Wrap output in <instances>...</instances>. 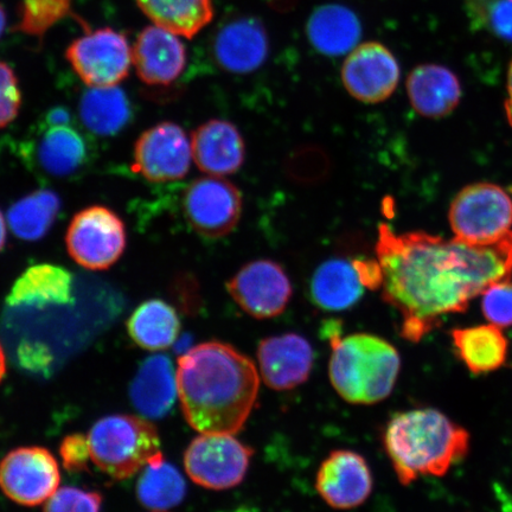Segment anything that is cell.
<instances>
[{
  "label": "cell",
  "instance_id": "obj_1",
  "mask_svg": "<svg viewBox=\"0 0 512 512\" xmlns=\"http://www.w3.org/2000/svg\"><path fill=\"white\" fill-rule=\"evenodd\" d=\"M375 252L383 300L400 313L401 336L414 343L512 275V230L492 245H471L425 232L396 234L382 223Z\"/></svg>",
  "mask_w": 512,
  "mask_h": 512
},
{
  "label": "cell",
  "instance_id": "obj_2",
  "mask_svg": "<svg viewBox=\"0 0 512 512\" xmlns=\"http://www.w3.org/2000/svg\"><path fill=\"white\" fill-rule=\"evenodd\" d=\"M178 398L201 434H236L258 401L260 376L251 358L222 342H206L178 360Z\"/></svg>",
  "mask_w": 512,
  "mask_h": 512
},
{
  "label": "cell",
  "instance_id": "obj_3",
  "mask_svg": "<svg viewBox=\"0 0 512 512\" xmlns=\"http://www.w3.org/2000/svg\"><path fill=\"white\" fill-rule=\"evenodd\" d=\"M382 441L402 485L422 476H444L470 447L469 433L432 408L394 415Z\"/></svg>",
  "mask_w": 512,
  "mask_h": 512
},
{
  "label": "cell",
  "instance_id": "obj_4",
  "mask_svg": "<svg viewBox=\"0 0 512 512\" xmlns=\"http://www.w3.org/2000/svg\"><path fill=\"white\" fill-rule=\"evenodd\" d=\"M332 354L329 375L342 399L355 405H374L392 394L401 369L398 350L381 337L355 334L341 337L339 325L326 324Z\"/></svg>",
  "mask_w": 512,
  "mask_h": 512
},
{
  "label": "cell",
  "instance_id": "obj_5",
  "mask_svg": "<svg viewBox=\"0 0 512 512\" xmlns=\"http://www.w3.org/2000/svg\"><path fill=\"white\" fill-rule=\"evenodd\" d=\"M92 462L114 479L136 475L160 452V438L149 420L114 414L96 421L88 433Z\"/></svg>",
  "mask_w": 512,
  "mask_h": 512
},
{
  "label": "cell",
  "instance_id": "obj_6",
  "mask_svg": "<svg viewBox=\"0 0 512 512\" xmlns=\"http://www.w3.org/2000/svg\"><path fill=\"white\" fill-rule=\"evenodd\" d=\"M448 221L457 240L492 245L512 230V198L496 184L467 185L454 197Z\"/></svg>",
  "mask_w": 512,
  "mask_h": 512
},
{
  "label": "cell",
  "instance_id": "obj_7",
  "mask_svg": "<svg viewBox=\"0 0 512 512\" xmlns=\"http://www.w3.org/2000/svg\"><path fill=\"white\" fill-rule=\"evenodd\" d=\"M125 223L111 209L93 206L80 211L69 224L67 249L76 264L91 271L111 268L124 254Z\"/></svg>",
  "mask_w": 512,
  "mask_h": 512
},
{
  "label": "cell",
  "instance_id": "obj_8",
  "mask_svg": "<svg viewBox=\"0 0 512 512\" xmlns=\"http://www.w3.org/2000/svg\"><path fill=\"white\" fill-rule=\"evenodd\" d=\"M254 451L233 434H202L184 453L192 482L210 490L235 488L245 479Z\"/></svg>",
  "mask_w": 512,
  "mask_h": 512
},
{
  "label": "cell",
  "instance_id": "obj_9",
  "mask_svg": "<svg viewBox=\"0 0 512 512\" xmlns=\"http://www.w3.org/2000/svg\"><path fill=\"white\" fill-rule=\"evenodd\" d=\"M67 60L91 87H112L127 78L132 50L123 32L111 28L87 30L67 49Z\"/></svg>",
  "mask_w": 512,
  "mask_h": 512
},
{
  "label": "cell",
  "instance_id": "obj_10",
  "mask_svg": "<svg viewBox=\"0 0 512 512\" xmlns=\"http://www.w3.org/2000/svg\"><path fill=\"white\" fill-rule=\"evenodd\" d=\"M60 466L47 448L19 447L0 462V489L24 507H36L59 490Z\"/></svg>",
  "mask_w": 512,
  "mask_h": 512
},
{
  "label": "cell",
  "instance_id": "obj_11",
  "mask_svg": "<svg viewBox=\"0 0 512 512\" xmlns=\"http://www.w3.org/2000/svg\"><path fill=\"white\" fill-rule=\"evenodd\" d=\"M184 213L198 234L221 239L232 233L241 219V192L219 177L195 179L185 191Z\"/></svg>",
  "mask_w": 512,
  "mask_h": 512
},
{
  "label": "cell",
  "instance_id": "obj_12",
  "mask_svg": "<svg viewBox=\"0 0 512 512\" xmlns=\"http://www.w3.org/2000/svg\"><path fill=\"white\" fill-rule=\"evenodd\" d=\"M227 288L241 310L258 319L280 316L293 296L290 278L272 260L249 262L228 281Z\"/></svg>",
  "mask_w": 512,
  "mask_h": 512
},
{
  "label": "cell",
  "instance_id": "obj_13",
  "mask_svg": "<svg viewBox=\"0 0 512 512\" xmlns=\"http://www.w3.org/2000/svg\"><path fill=\"white\" fill-rule=\"evenodd\" d=\"M192 159L187 133L175 123L149 128L134 146L132 170L153 183L179 181L187 176Z\"/></svg>",
  "mask_w": 512,
  "mask_h": 512
},
{
  "label": "cell",
  "instance_id": "obj_14",
  "mask_svg": "<svg viewBox=\"0 0 512 512\" xmlns=\"http://www.w3.org/2000/svg\"><path fill=\"white\" fill-rule=\"evenodd\" d=\"M342 82L348 93L364 104H380L398 88V60L384 44L366 42L349 53L342 67Z\"/></svg>",
  "mask_w": 512,
  "mask_h": 512
},
{
  "label": "cell",
  "instance_id": "obj_15",
  "mask_svg": "<svg viewBox=\"0 0 512 512\" xmlns=\"http://www.w3.org/2000/svg\"><path fill=\"white\" fill-rule=\"evenodd\" d=\"M374 480L360 453L336 450L320 465L316 489L323 501L337 510H350L367 502Z\"/></svg>",
  "mask_w": 512,
  "mask_h": 512
},
{
  "label": "cell",
  "instance_id": "obj_16",
  "mask_svg": "<svg viewBox=\"0 0 512 512\" xmlns=\"http://www.w3.org/2000/svg\"><path fill=\"white\" fill-rule=\"evenodd\" d=\"M260 375L274 390H291L309 380L315 352L309 341L297 334L262 339L258 347Z\"/></svg>",
  "mask_w": 512,
  "mask_h": 512
},
{
  "label": "cell",
  "instance_id": "obj_17",
  "mask_svg": "<svg viewBox=\"0 0 512 512\" xmlns=\"http://www.w3.org/2000/svg\"><path fill=\"white\" fill-rule=\"evenodd\" d=\"M213 54L217 64L229 73H253L270 54V38L259 19L234 18L217 31Z\"/></svg>",
  "mask_w": 512,
  "mask_h": 512
},
{
  "label": "cell",
  "instance_id": "obj_18",
  "mask_svg": "<svg viewBox=\"0 0 512 512\" xmlns=\"http://www.w3.org/2000/svg\"><path fill=\"white\" fill-rule=\"evenodd\" d=\"M132 62L146 85L169 86L184 72L187 50L174 32L152 25L137 37Z\"/></svg>",
  "mask_w": 512,
  "mask_h": 512
},
{
  "label": "cell",
  "instance_id": "obj_19",
  "mask_svg": "<svg viewBox=\"0 0 512 512\" xmlns=\"http://www.w3.org/2000/svg\"><path fill=\"white\" fill-rule=\"evenodd\" d=\"M192 158L198 169L214 177L235 174L246 158L245 140L238 127L214 119L198 126L191 137Z\"/></svg>",
  "mask_w": 512,
  "mask_h": 512
},
{
  "label": "cell",
  "instance_id": "obj_20",
  "mask_svg": "<svg viewBox=\"0 0 512 512\" xmlns=\"http://www.w3.org/2000/svg\"><path fill=\"white\" fill-rule=\"evenodd\" d=\"M407 93L416 113L440 119L456 110L462 86L452 70L439 64H421L408 76Z\"/></svg>",
  "mask_w": 512,
  "mask_h": 512
},
{
  "label": "cell",
  "instance_id": "obj_21",
  "mask_svg": "<svg viewBox=\"0 0 512 512\" xmlns=\"http://www.w3.org/2000/svg\"><path fill=\"white\" fill-rule=\"evenodd\" d=\"M177 395V371L170 357L158 354L146 358L130 388L134 408L145 418L162 419L174 407Z\"/></svg>",
  "mask_w": 512,
  "mask_h": 512
},
{
  "label": "cell",
  "instance_id": "obj_22",
  "mask_svg": "<svg viewBox=\"0 0 512 512\" xmlns=\"http://www.w3.org/2000/svg\"><path fill=\"white\" fill-rule=\"evenodd\" d=\"M306 35L318 53L338 57L351 53L362 37L360 18L341 4H325L312 12Z\"/></svg>",
  "mask_w": 512,
  "mask_h": 512
},
{
  "label": "cell",
  "instance_id": "obj_23",
  "mask_svg": "<svg viewBox=\"0 0 512 512\" xmlns=\"http://www.w3.org/2000/svg\"><path fill=\"white\" fill-rule=\"evenodd\" d=\"M73 300V275L61 266L40 264L29 267L15 281L6 304L44 309L69 305Z\"/></svg>",
  "mask_w": 512,
  "mask_h": 512
},
{
  "label": "cell",
  "instance_id": "obj_24",
  "mask_svg": "<svg viewBox=\"0 0 512 512\" xmlns=\"http://www.w3.org/2000/svg\"><path fill=\"white\" fill-rule=\"evenodd\" d=\"M364 287L354 262L331 259L313 274L311 297L322 310L345 311L360 302Z\"/></svg>",
  "mask_w": 512,
  "mask_h": 512
},
{
  "label": "cell",
  "instance_id": "obj_25",
  "mask_svg": "<svg viewBox=\"0 0 512 512\" xmlns=\"http://www.w3.org/2000/svg\"><path fill=\"white\" fill-rule=\"evenodd\" d=\"M451 336L458 357L473 374L491 373L507 361L508 341L496 325L454 329Z\"/></svg>",
  "mask_w": 512,
  "mask_h": 512
},
{
  "label": "cell",
  "instance_id": "obj_26",
  "mask_svg": "<svg viewBox=\"0 0 512 512\" xmlns=\"http://www.w3.org/2000/svg\"><path fill=\"white\" fill-rule=\"evenodd\" d=\"M128 335L138 347L160 351L171 347L181 331L174 307L164 300L151 299L139 305L127 322Z\"/></svg>",
  "mask_w": 512,
  "mask_h": 512
},
{
  "label": "cell",
  "instance_id": "obj_27",
  "mask_svg": "<svg viewBox=\"0 0 512 512\" xmlns=\"http://www.w3.org/2000/svg\"><path fill=\"white\" fill-rule=\"evenodd\" d=\"M80 117L89 131L102 137L114 136L130 123L131 102L117 86L92 87L81 98Z\"/></svg>",
  "mask_w": 512,
  "mask_h": 512
},
{
  "label": "cell",
  "instance_id": "obj_28",
  "mask_svg": "<svg viewBox=\"0 0 512 512\" xmlns=\"http://www.w3.org/2000/svg\"><path fill=\"white\" fill-rule=\"evenodd\" d=\"M157 27L178 36L195 37L213 21V0H136Z\"/></svg>",
  "mask_w": 512,
  "mask_h": 512
},
{
  "label": "cell",
  "instance_id": "obj_29",
  "mask_svg": "<svg viewBox=\"0 0 512 512\" xmlns=\"http://www.w3.org/2000/svg\"><path fill=\"white\" fill-rule=\"evenodd\" d=\"M187 495V483L177 467L166 462L163 453L150 460L137 483V497L145 508L165 511L177 507Z\"/></svg>",
  "mask_w": 512,
  "mask_h": 512
},
{
  "label": "cell",
  "instance_id": "obj_30",
  "mask_svg": "<svg viewBox=\"0 0 512 512\" xmlns=\"http://www.w3.org/2000/svg\"><path fill=\"white\" fill-rule=\"evenodd\" d=\"M86 157L85 139L69 126L50 127L37 146L38 165L54 177L75 174L85 164Z\"/></svg>",
  "mask_w": 512,
  "mask_h": 512
},
{
  "label": "cell",
  "instance_id": "obj_31",
  "mask_svg": "<svg viewBox=\"0 0 512 512\" xmlns=\"http://www.w3.org/2000/svg\"><path fill=\"white\" fill-rule=\"evenodd\" d=\"M61 209L53 190H36L21 198L8 213L9 226L18 239L37 241L46 236Z\"/></svg>",
  "mask_w": 512,
  "mask_h": 512
},
{
  "label": "cell",
  "instance_id": "obj_32",
  "mask_svg": "<svg viewBox=\"0 0 512 512\" xmlns=\"http://www.w3.org/2000/svg\"><path fill=\"white\" fill-rule=\"evenodd\" d=\"M73 0H22L16 29L42 40L57 23L72 14Z\"/></svg>",
  "mask_w": 512,
  "mask_h": 512
},
{
  "label": "cell",
  "instance_id": "obj_33",
  "mask_svg": "<svg viewBox=\"0 0 512 512\" xmlns=\"http://www.w3.org/2000/svg\"><path fill=\"white\" fill-rule=\"evenodd\" d=\"M484 317L498 328L512 325V281H497L482 294Z\"/></svg>",
  "mask_w": 512,
  "mask_h": 512
},
{
  "label": "cell",
  "instance_id": "obj_34",
  "mask_svg": "<svg viewBox=\"0 0 512 512\" xmlns=\"http://www.w3.org/2000/svg\"><path fill=\"white\" fill-rule=\"evenodd\" d=\"M101 507L99 492L66 486L48 499L43 512H101Z\"/></svg>",
  "mask_w": 512,
  "mask_h": 512
},
{
  "label": "cell",
  "instance_id": "obj_35",
  "mask_svg": "<svg viewBox=\"0 0 512 512\" xmlns=\"http://www.w3.org/2000/svg\"><path fill=\"white\" fill-rule=\"evenodd\" d=\"M21 105L22 93L14 69L0 62V128L16 119Z\"/></svg>",
  "mask_w": 512,
  "mask_h": 512
},
{
  "label": "cell",
  "instance_id": "obj_36",
  "mask_svg": "<svg viewBox=\"0 0 512 512\" xmlns=\"http://www.w3.org/2000/svg\"><path fill=\"white\" fill-rule=\"evenodd\" d=\"M60 456L68 471H86L89 460H92L88 437L81 433L67 435L60 445Z\"/></svg>",
  "mask_w": 512,
  "mask_h": 512
},
{
  "label": "cell",
  "instance_id": "obj_37",
  "mask_svg": "<svg viewBox=\"0 0 512 512\" xmlns=\"http://www.w3.org/2000/svg\"><path fill=\"white\" fill-rule=\"evenodd\" d=\"M484 9L488 28L502 40L512 42V0H491Z\"/></svg>",
  "mask_w": 512,
  "mask_h": 512
},
{
  "label": "cell",
  "instance_id": "obj_38",
  "mask_svg": "<svg viewBox=\"0 0 512 512\" xmlns=\"http://www.w3.org/2000/svg\"><path fill=\"white\" fill-rule=\"evenodd\" d=\"M17 357L22 368L35 374H48L54 361L46 345L34 342H23L19 345Z\"/></svg>",
  "mask_w": 512,
  "mask_h": 512
},
{
  "label": "cell",
  "instance_id": "obj_39",
  "mask_svg": "<svg viewBox=\"0 0 512 512\" xmlns=\"http://www.w3.org/2000/svg\"><path fill=\"white\" fill-rule=\"evenodd\" d=\"M72 121V114L64 107H54L46 115V123L50 127L68 126Z\"/></svg>",
  "mask_w": 512,
  "mask_h": 512
},
{
  "label": "cell",
  "instance_id": "obj_40",
  "mask_svg": "<svg viewBox=\"0 0 512 512\" xmlns=\"http://www.w3.org/2000/svg\"><path fill=\"white\" fill-rule=\"evenodd\" d=\"M299 0H268V4L274 11L287 12L296 8Z\"/></svg>",
  "mask_w": 512,
  "mask_h": 512
},
{
  "label": "cell",
  "instance_id": "obj_41",
  "mask_svg": "<svg viewBox=\"0 0 512 512\" xmlns=\"http://www.w3.org/2000/svg\"><path fill=\"white\" fill-rule=\"evenodd\" d=\"M507 89H508V98H507V100H505V113H507V118H508L509 124L512 126V62L510 64L509 72H508Z\"/></svg>",
  "mask_w": 512,
  "mask_h": 512
},
{
  "label": "cell",
  "instance_id": "obj_42",
  "mask_svg": "<svg viewBox=\"0 0 512 512\" xmlns=\"http://www.w3.org/2000/svg\"><path fill=\"white\" fill-rule=\"evenodd\" d=\"M6 242V223L2 211H0V252L3 251Z\"/></svg>",
  "mask_w": 512,
  "mask_h": 512
},
{
  "label": "cell",
  "instance_id": "obj_43",
  "mask_svg": "<svg viewBox=\"0 0 512 512\" xmlns=\"http://www.w3.org/2000/svg\"><path fill=\"white\" fill-rule=\"evenodd\" d=\"M6 373V357L2 344H0V382L4 379Z\"/></svg>",
  "mask_w": 512,
  "mask_h": 512
},
{
  "label": "cell",
  "instance_id": "obj_44",
  "mask_svg": "<svg viewBox=\"0 0 512 512\" xmlns=\"http://www.w3.org/2000/svg\"><path fill=\"white\" fill-rule=\"evenodd\" d=\"M6 27V14L5 9L3 8V5L0 4V37L3 36V32Z\"/></svg>",
  "mask_w": 512,
  "mask_h": 512
},
{
  "label": "cell",
  "instance_id": "obj_45",
  "mask_svg": "<svg viewBox=\"0 0 512 512\" xmlns=\"http://www.w3.org/2000/svg\"><path fill=\"white\" fill-rule=\"evenodd\" d=\"M155 512H165V511H155Z\"/></svg>",
  "mask_w": 512,
  "mask_h": 512
}]
</instances>
